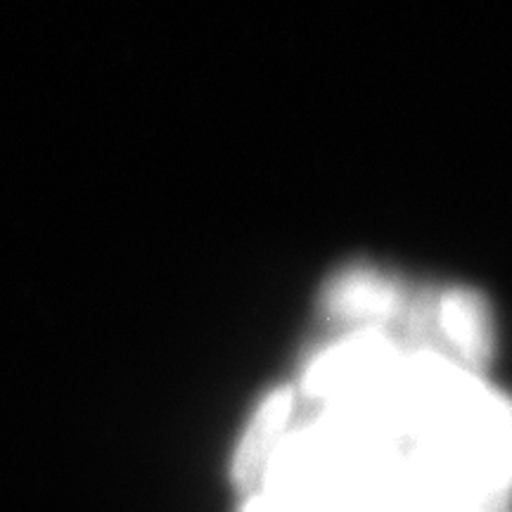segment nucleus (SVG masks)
Returning a JSON list of instances; mask_svg holds the SVG:
<instances>
[{"instance_id": "nucleus-2", "label": "nucleus", "mask_w": 512, "mask_h": 512, "mask_svg": "<svg viewBox=\"0 0 512 512\" xmlns=\"http://www.w3.org/2000/svg\"><path fill=\"white\" fill-rule=\"evenodd\" d=\"M441 332L470 375L482 377L494 356V323L486 299L477 290L456 287L439 302Z\"/></svg>"}, {"instance_id": "nucleus-5", "label": "nucleus", "mask_w": 512, "mask_h": 512, "mask_svg": "<svg viewBox=\"0 0 512 512\" xmlns=\"http://www.w3.org/2000/svg\"><path fill=\"white\" fill-rule=\"evenodd\" d=\"M439 292L434 287H425L411 304L406 323V344L415 351L441 349L446 342L439 323Z\"/></svg>"}, {"instance_id": "nucleus-4", "label": "nucleus", "mask_w": 512, "mask_h": 512, "mask_svg": "<svg viewBox=\"0 0 512 512\" xmlns=\"http://www.w3.org/2000/svg\"><path fill=\"white\" fill-rule=\"evenodd\" d=\"M389 358V344L377 330H366L361 335L323 354L309 368L304 387L309 394H325L366 377Z\"/></svg>"}, {"instance_id": "nucleus-3", "label": "nucleus", "mask_w": 512, "mask_h": 512, "mask_svg": "<svg viewBox=\"0 0 512 512\" xmlns=\"http://www.w3.org/2000/svg\"><path fill=\"white\" fill-rule=\"evenodd\" d=\"M292 403V389L280 387L261 401V406L256 408L252 420H249L247 430L242 434L238 448H235L233 467H230V479L242 494H249L264 477V470L275 446H278L280 434L285 432L287 422H290Z\"/></svg>"}, {"instance_id": "nucleus-1", "label": "nucleus", "mask_w": 512, "mask_h": 512, "mask_svg": "<svg viewBox=\"0 0 512 512\" xmlns=\"http://www.w3.org/2000/svg\"><path fill=\"white\" fill-rule=\"evenodd\" d=\"M403 290L370 266L339 271L323 292V313L332 323H387L401 313Z\"/></svg>"}]
</instances>
